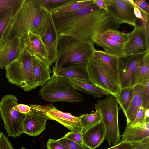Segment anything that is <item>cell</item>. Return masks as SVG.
Masks as SVG:
<instances>
[{"label": "cell", "mask_w": 149, "mask_h": 149, "mask_svg": "<svg viewBox=\"0 0 149 149\" xmlns=\"http://www.w3.org/2000/svg\"><path fill=\"white\" fill-rule=\"evenodd\" d=\"M134 14L136 17L138 19H140L142 22H144V19L143 17L142 13L139 9L136 6H134Z\"/></svg>", "instance_id": "44"}, {"label": "cell", "mask_w": 149, "mask_h": 149, "mask_svg": "<svg viewBox=\"0 0 149 149\" xmlns=\"http://www.w3.org/2000/svg\"><path fill=\"white\" fill-rule=\"evenodd\" d=\"M20 5L11 10L0 20V41L2 39L6 29L10 25L14 14Z\"/></svg>", "instance_id": "31"}, {"label": "cell", "mask_w": 149, "mask_h": 149, "mask_svg": "<svg viewBox=\"0 0 149 149\" xmlns=\"http://www.w3.org/2000/svg\"><path fill=\"white\" fill-rule=\"evenodd\" d=\"M102 33L113 40L124 44L126 43L128 39L127 34L116 30L109 29Z\"/></svg>", "instance_id": "32"}, {"label": "cell", "mask_w": 149, "mask_h": 149, "mask_svg": "<svg viewBox=\"0 0 149 149\" xmlns=\"http://www.w3.org/2000/svg\"><path fill=\"white\" fill-rule=\"evenodd\" d=\"M32 63L35 77L39 86H42L51 78L50 74L52 71L50 65L35 56H32Z\"/></svg>", "instance_id": "22"}, {"label": "cell", "mask_w": 149, "mask_h": 149, "mask_svg": "<svg viewBox=\"0 0 149 149\" xmlns=\"http://www.w3.org/2000/svg\"><path fill=\"white\" fill-rule=\"evenodd\" d=\"M39 94L43 100L51 102H79L84 100L82 95L73 88L69 79L54 74L42 86Z\"/></svg>", "instance_id": "5"}, {"label": "cell", "mask_w": 149, "mask_h": 149, "mask_svg": "<svg viewBox=\"0 0 149 149\" xmlns=\"http://www.w3.org/2000/svg\"><path fill=\"white\" fill-rule=\"evenodd\" d=\"M58 34L70 35L86 41L109 29L117 30L120 24L94 3L78 10L52 14Z\"/></svg>", "instance_id": "1"}, {"label": "cell", "mask_w": 149, "mask_h": 149, "mask_svg": "<svg viewBox=\"0 0 149 149\" xmlns=\"http://www.w3.org/2000/svg\"><path fill=\"white\" fill-rule=\"evenodd\" d=\"M127 35L128 39L123 49L125 55L139 54L149 51V38L141 26L136 25L133 30Z\"/></svg>", "instance_id": "12"}, {"label": "cell", "mask_w": 149, "mask_h": 149, "mask_svg": "<svg viewBox=\"0 0 149 149\" xmlns=\"http://www.w3.org/2000/svg\"><path fill=\"white\" fill-rule=\"evenodd\" d=\"M49 119L42 113L31 109L25 115L23 121V133L34 137L39 135L45 129L46 121Z\"/></svg>", "instance_id": "15"}, {"label": "cell", "mask_w": 149, "mask_h": 149, "mask_svg": "<svg viewBox=\"0 0 149 149\" xmlns=\"http://www.w3.org/2000/svg\"><path fill=\"white\" fill-rule=\"evenodd\" d=\"M82 133L83 132H81L71 131L68 132L64 136L81 145H84Z\"/></svg>", "instance_id": "34"}, {"label": "cell", "mask_w": 149, "mask_h": 149, "mask_svg": "<svg viewBox=\"0 0 149 149\" xmlns=\"http://www.w3.org/2000/svg\"><path fill=\"white\" fill-rule=\"evenodd\" d=\"M105 133L104 127L101 121L83 132L84 146L89 149H95L103 142Z\"/></svg>", "instance_id": "18"}, {"label": "cell", "mask_w": 149, "mask_h": 149, "mask_svg": "<svg viewBox=\"0 0 149 149\" xmlns=\"http://www.w3.org/2000/svg\"><path fill=\"white\" fill-rule=\"evenodd\" d=\"M24 38L15 37L0 41V69L17 59L24 48Z\"/></svg>", "instance_id": "13"}, {"label": "cell", "mask_w": 149, "mask_h": 149, "mask_svg": "<svg viewBox=\"0 0 149 149\" xmlns=\"http://www.w3.org/2000/svg\"><path fill=\"white\" fill-rule=\"evenodd\" d=\"M135 85L145 86L149 81V52L138 65L135 74Z\"/></svg>", "instance_id": "25"}, {"label": "cell", "mask_w": 149, "mask_h": 149, "mask_svg": "<svg viewBox=\"0 0 149 149\" xmlns=\"http://www.w3.org/2000/svg\"><path fill=\"white\" fill-rule=\"evenodd\" d=\"M107 149H132L130 143L120 142L117 144Z\"/></svg>", "instance_id": "42"}, {"label": "cell", "mask_w": 149, "mask_h": 149, "mask_svg": "<svg viewBox=\"0 0 149 149\" xmlns=\"http://www.w3.org/2000/svg\"><path fill=\"white\" fill-rule=\"evenodd\" d=\"M30 106L32 109L44 114L49 120L57 121L71 131L82 132L79 117L62 112L51 104H31Z\"/></svg>", "instance_id": "10"}, {"label": "cell", "mask_w": 149, "mask_h": 149, "mask_svg": "<svg viewBox=\"0 0 149 149\" xmlns=\"http://www.w3.org/2000/svg\"><path fill=\"white\" fill-rule=\"evenodd\" d=\"M92 42L102 47L106 52L118 58L125 56L123 52L124 44L113 40L103 35L97 34L93 38Z\"/></svg>", "instance_id": "19"}, {"label": "cell", "mask_w": 149, "mask_h": 149, "mask_svg": "<svg viewBox=\"0 0 149 149\" xmlns=\"http://www.w3.org/2000/svg\"><path fill=\"white\" fill-rule=\"evenodd\" d=\"M0 149H14L8 138L0 132Z\"/></svg>", "instance_id": "36"}, {"label": "cell", "mask_w": 149, "mask_h": 149, "mask_svg": "<svg viewBox=\"0 0 149 149\" xmlns=\"http://www.w3.org/2000/svg\"><path fill=\"white\" fill-rule=\"evenodd\" d=\"M39 5L48 12L52 14L54 11L72 3L77 0H36Z\"/></svg>", "instance_id": "26"}, {"label": "cell", "mask_w": 149, "mask_h": 149, "mask_svg": "<svg viewBox=\"0 0 149 149\" xmlns=\"http://www.w3.org/2000/svg\"><path fill=\"white\" fill-rule=\"evenodd\" d=\"M90 82L106 91L116 98L120 88L114 81L102 62L93 55L86 65Z\"/></svg>", "instance_id": "8"}, {"label": "cell", "mask_w": 149, "mask_h": 149, "mask_svg": "<svg viewBox=\"0 0 149 149\" xmlns=\"http://www.w3.org/2000/svg\"><path fill=\"white\" fill-rule=\"evenodd\" d=\"M93 55L98 58L103 63L114 81L120 88L118 58L104 51L96 50L94 51Z\"/></svg>", "instance_id": "21"}, {"label": "cell", "mask_w": 149, "mask_h": 149, "mask_svg": "<svg viewBox=\"0 0 149 149\" xmlns=\"http://www.w3.org/2000/svg\"><path fill=\"white\" fill-rule=\"evenodd\" d=\"M79 117L82 132L102 121L100 114L96 110L95 113L83 114Z\"/></svg>", "instance_id": "28"}, {"label": "cell", "mask_w": 149, "mask_h": 149, "mask_svg": "<svg viewBox=\"0 0 149 149\" xmlns=\"http://www.w3.org/2000/svg\"><path fill=\"white\" fill-rule=\"evenodd\" d=\"M95 50L92 42L71 35L58 34L53 74H56L61 70L71 66H86Z\"/></svg>", "instance_id": "3"}, {"label": "cell", "mask_w": 149, "mask_h": 149, "mask_svg": "<svg viewBox=\"0 0 149 149\" xmlns=\"http://www.w3.org/2000/svg\"><path fill=\"white\" fill-rule=\"evenodd\" d=\"M32 58L24 47L18 58L4 67L8 82L26 91L39 86L33 73Z\"/></svg>", "instance_id": "4"}, {"label": "cell", "mask_w": 149, "mask_h": 149, "mask_svg": "<svg viewBox=\"0 0 149 149\" xmlns=\"http://www.w3.org/2000/svg\"><path fill=\"white\" fill-rule=\"evenodd\" d=\"M127 2L130 4L134 6H136V4H135L134 1L133 0H125Z\"/></svg>", "instance_id": "46"}, {"label": "cell", "mask_w": 149, "mask_h": 149, "mask_svg": "<svg viewBox=\"0 0 149 149\" xmlns=\"http://www.w3.org/2000/svg\"><path fill=\"white\" fill-rule=\"evenodd\" d=\"M133 87V95L129 106L125 114L127 124L134 122L136 114L140 108L142 107V98L145 86L141 84H136Z\"/></svg>", "instance_id": "20"}, {"label": "cell", "mask_w": 149, "mask_h": 149, "mask_svg": "<svg viewBox=\"0 0 149 149\" xmlns=\"http://www.w3.org/2000/svg\"><path fill=\"white\" fill-rule=\"evenodd\" d=\"M47 149H67L57 140L49 139L46 145Z\"/></svg>", "instance_id": "38"}, {"label": "cell", "mask_w": 149, "mask_h": 149, "mask_svg": "<svg viewBox=\"0 0 149 149\" xmlns=\"http://www.w3.org/2000/svg\"><path fill=\"white\" fill-rule=\"evenodd\" d=\"M69 81L76 90L94 96L95 97H102L104 95H110L106 91L84 81L70 79Z\"/></svg>", "instance_id": "23"}, {"label": "cell", "mask_w": 149, "mask_h": 149, "mask_svg": "<svg viewBox=\"0 0 149 149\" xmlns=\"http://www.w3.org/2000/svg\"><path fill=\"white\" fill-rule=\"evenodd\" d=\"M130 143L132 149H149V138L142 141Z\"/></svg>", "instance_id": "39"}, {"label": "cell", "mask_w": 149, "mask_h": 149, "mask_svg": "<svg viewBox=\"0 0 149 149\" xmlns=\"http://www.w3.org/2000/svg\"><path fill=\"white\" fill-rule=\"evenodd\" d=\"M57 140L67 149H87L84 145H81L64 136Z\"/></svg>", "instance_id": "33"}, {"label": "cell", "mask_w": 149, "mask_h": 149, "mask_svg": "<svg viewBox=\"0 0 149 149\" xmlns=\"http://www.w3.org/2000/svg\"><path fill=\"white\" fill-rule=\"evenodd\" d=\"M107 12L108 15L120 24L125 23L132 26H136L137 19L134 14V6L125 0H108Z\"/></svg>", "instance_id": "11"}, {"label": "cell", "mask_w": 149, "mask_h": 149, "mask_svg": "<svg viewBox=\"0 0 149 149\" xmlns=\"http://www.w3.org/2000/svg\"><path fill=\"white\" fill-rule=\"evenodd\" d=\"M94 3V0H77L74 3L56 10L52 14H58L76 11L90 5Z\"/></svg>", "instance_id": "29"}, {"label": "cell", "mask_w": 149, "mask_h": 149, "mask_svg": "<svg viewBox=\"0 0 149 149\" xmlns=\"http://www.w3.org/2000/svg\"><path fill=\"white\" fill-rule=\"evenodd\" d=\"M94 107L100 114L105 129L104 139L110 146L121 141L118 121L119 108L115 97L109 95L104 99L98 100Z\"/></svg>", "instance_id": "6"}, {"label": "cell", "mask_w": 149, "mask_h": 149, "mask_svg": "<svg viewBox=\"0 0 149 149\" xmlns=\"http://www.w3.org/2000/svg\"><path fill=\"white\" fill-rule=\"evenodd\" d=\"M145 120L149 119V109H145L144 112Z\"/></svg>", "instance_id": "45"}, {"label": "cell", "mask_w": 149, "mask_h": 149, "mask_svg": "<svg viewBox=\"0 0 149 149\" xmlns=\"http://www.w3.org/2000/svg\"><path fill=\"white\" fill-rule=\"evenodd\" d=\"M145 110V109L141 107L137 113L135 118L134 122L132 124L130 125L135 124L145 120L144 119Z\"/></svg>", "instance_id": "41"}, {"label": "cell", "mask_w": 149, "mask_h": 149, "mask_svg": "<svg viewBox=\"0 0 149 149\" xmlns=\"http://www.w3.org/2000/svg\"><path fill=\"white\" fill-rule=\"evenodd\" d=\"M24 0H0V20L11 9L20 5Z\"/></svg>", "instance_id": "30"}, {"label": "cell", "mask_w": 149, "mask_h": 149, "mask_svg": "<svg viewBox=\"0 0 149 149\" xmlns=\"http://www.w3.org/2000/svg\"><path fill=\"white\" fill-rule=\"evenodd\" d=\"M49 13L36 0H24L14 14L1 40L26 36L30 32L42 35Z\"/></svg>", "instance_id": "2"}, {"label": "cell", "mask_w": 149, "mask_h": 149, "mask_svg": "<svg viewBox=\"0 0 149 149\" xmlns=\"http://www.w3.org/2000/svg\"><path fill=\"white\" fill-rule=\"evenodd\" d=\"M94 3L100 9L104 10L107 13L108 5V0H94Z\"/></svg>", "instance_id": "43"}, {"label": "cell", "mask_w": 149, "mask_h": 149, "mask_svg": "<svg viewBox=\"0 0 149 149\" xmlns=\"http://www.w3.org/2000/svg\"><path fill=\"white\" fill-rule=\"evenodd\" d=\"M148 52L149 51L139 54L125 55L118 58L120 89L133 87L135 85L136 68Z\"/></svg>", "instance_id": "9"}, {"label": "cell", "mask_w": 149, "mask_h": 149, "mask_svg": "<svg viewBox=\"0 0 149 149\" xmlns=\"http://www.w3.org/2000/svg\"><path fill=\"white\" fill-rule=\"evenodd\" d=\"M55 75L69 79H78L90 82L86 66L75 65L68 67L61 70Z\"/></svg>", "instance_id": "24"}, {"label": "cell", "mask_w": 149, "mask_h": 149, "mask_svg": "<svg viewBox=\"0 0 149 149\" xmlns=\"http://www.w3.org/2000/svg\"><path fill=\"white\" fill-rule=\"evenodd\" d=\"M136 6L140 10L142 15L149 17V6L145 0H136L134 1Z\"/></svg>", "instance_id": "35"}, {"label": "cell", "mask_w": 149, "mask_h": 149, "mask_svg": "<svg viewBox=\"0 0 149 149\" xmlns=\"http://www.w3.org/2000/svg\"><path fill=\"white\" fill-rule=\"evenodd\" d=\"M24 38V46L26 51L31 56L39 58L49 65L47 52L41 36L30 32Z\"/></svg>", "instance_id": "17"}, {"label": "cell", "mask_w": 149, "mask_h": 149, "mask_svg": "<svg viewBox=\"0 0 149 149\" xmlns=\"http://www.w3.org/2000/svg\"><path fill=\"white\" fill-rule=\"evenodd\" d=\"M20 149H26L25 148H24L22 147H21V148H20Z\"/></svg>", "instance_id": "47"}, {"label": "cell", "mask_w": 149, "mask_h": 149, "mask_svg": "<svg viewBox=\"0 0 149 149\" xmlns=\"http://www.w3.org/2000/svg\"><path fill=\"white\" fill-rule=\"evenodd\" d=\"M144 86L143 96L142 107L146 109H149V81Z\"/></svg>", "instance_id": "37"}, {"label": "cell", "mask_w": 149, "mask_h": 149, "mask_svg": "<svg viewBox=\"0 0 149 149\" xmlns=\"http://www.w3.org/2000/svg\"><path fill=\"white\" fill-rule=\"evenodd\" d=\"M14 109L25 115L29 113L31 110V108L30 106L24 104H17L14 107Z\"/></svg>", "instance_id": "40"}, {"label": "cell", "mask_w": 149, "mask_h": 149, "mask_svg": "<svg viewBox=\"0 0 149 149\" xmlns=\"http://www.w3.org/2000/svg\"><path fill=\"white\" fill-rule=\"evenodd\" d=\"M58 37L52 14L49 13L46 26L41 38L47 52L48 60L50 66L55 62Z\"/></svg>", "instance_id": "14"}, {"label": "cell", "mask_w": 149, "mask_h": 149, "mask_svg": "<svg viewBox=\"0 0 149 149\" xmlns=\"http://www.w3.org/2000/svg\"><path fill=\"white\" fill-rule=\"evenodd\" d=\"M120 142L130 143L143 141L149 138V119L134 125H127Z\"/></svg>", "instance_id": "16"}, {"label": "cell", "mask_w": 149, "mask_h": 149, "mask_svg": "<svg viewBox=\"0 0 149 149\" xmlns=\"http://www.w3.org/2000/svg\"><path fill=\"white\" fill-rule=\"evenodd\" d=\"M18 100L10 94L4 96L0 101V116L8 137L16 138L23 133L22 124L25 115L14 109Z\"/></svg>", "instance_id": "7"}, {"label": "cell", "mask_w": 149, "mask_h": 149, "mask_svg": "<svg viewBox=\"0 0 149 149\" xmlns=\"http://www.w3.org/2000/svg\"><path fill=\"white\" fill-rule=\"evenodd\" d=\"M133 87H127L120 89L119 93L116 98L120 109L125 114L129 106L133 95Z\"/></svg>", "instance_id": "27"}]
</instances>
